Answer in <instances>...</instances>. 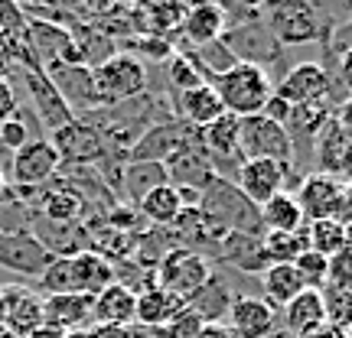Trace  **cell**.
I'll return each mask as SVG.
<instances>
[{"mask_svg": "<svg viewBox=\"0 0 352 338\" xmlns=\"http://www.w3.org/2000/svg\"><path fill=\"white\" fill-rule=\"evenodd\" d=\"M261 20L274 43L284 46H303V43H329L333 26L323 20V10L307 0H280V3H267L261 7Z\"/></svg>", "mask_w": 352, "mask_h": 338, "instance_id": "6da1fadb", "label": "cell"}, {"mask_svg": "<svg viewBox=\"0 0 352 338\" xmlns=\"http://www.w3.org/2000/svg\"><path fill=\"white\" fill-rule=\"evenodd\" d=\"M209 85L215 88V95L222 101L226 114H235L239 121L261 114L267 98L274 95L271 75H267L264 69H258V65H245V62H235L228 72L212 78Z\"/></svg>", "mask_w": 352, "mask_h": 338, "instance_id": "7a4b0ae2", "label": "cell"}, {"mask_svg": "<svg viewBox=\"0 0 352 338\" xmlns=\"http://www.w3.org/2000/svg\"><path fill=\"white\" fill-rule=\"evenodd\" d=\"M199 208L215 225L226 231H245V234H264L261 228V208L248 202L239 192V186L228 176H215L209 186L199 192Z\"/></svg>", "mask_w": 352, "mask_h": 338, "instance_id": "3957f363", "label": "cell"}, {"mask_svg": "<svg viewBox=\"0 0 352 338\" xmlns=\"http://www.w3.org/2000/svg\"><path fill=\"white\" fill-rule=\"evenodd\" d=\"M91 82L101 108H114L147 91V65L131 52H114L111 59L91 69Z\"/></svg>", "mask_w": 352, "mask_h": 338, "instance_id": "277c9868", "label": "cell"}, {"mask_svg": "<svg viewBox=\"0 0 352 338\" xmlns=\"http://www.w3.org/2000/svg\"><path fill=\"white\" fill-rule=\"evenodd\" d=\"M239 160H274V163L294 166V137L287 127L267 121L264 114L245 117L241 121V140H239Z\"/></svg>", "mask_w": 352, "mask_h": 338, "instance_id": "5b68a950", "label": "cell"}, {"mask_svg": "<svg viewBox=\"0 0 352 338\" xmlns=\"http://www.w3.org/2000/svg\"><path fill=\"white\" fill-rule=\"evenodd\" d=\"M209 276H212L209 261L196 251H186V248L166 251L164 257L157 261V267H153V283L160 289H166V293L179 296L183 302H186Z\"/></svg>", "mask_w": 352, "mask_h": 338, "instance_id": "8992f818", "label": "cell"}, {"mask_svg": "<svg viewBox=\"0 0 352 338\" xmlns=\"http://www.w3.org/2000/svg\"><path fill=\"white\" fill-rule=\"evenodd\" d=\"M59 153L46 137H33L26 147L13 153L10 160V176H13V189L16 192H39L46 189L59 176Z\"/></svg>", "mask_w": 352, "mask_h": 338, "instance_id": "52a82bcc", "label": "cell"}, {"mask_svg": "<svg viewBox=\"0 0 352 338\" xmlns=\"http://www.w3.org/2000/svg\"><path fill=\"white\" fill-rule=\"evenodd\" d=\"M196 134H199V130L186 127L179 117L170 114L164 121H153V124L134 140V147L127 150V160H134V163H166V160H170L173 153L183 150Z\"/></svg>", "mask_w": 352, "mask_h": 338, "instance_id": "ba28073f", "label": "cell"}, {"mask_svg": "<svg viewBox=\"0 0 352 338\" xmlns=\"http://www.w3.org/2000/svg\"><path fill=\"white\" fill-rule=\"evenodd\" d=\"M294 176V166L274 163V160H245L235 166V186L248 202H254L261 208L264 202H271L274 195L287 192V182Z\"/></svg>", "mask_w": 352, "mask_h": 338, "instance_id": "9c48e42d", "label": "cell"}, {"mask_svg": "<svg viewBox=\"0 0 352 338\" xmlns=\"http://www.w3.org/2000/svg\"><path fill=\"white\" fill-rule=\"evenodd\" d=\"M50 143L56 147L59 160L69 166H98L101 160L111 153V147L104 143V137H101L88 121H82V117H76L72 124L59 127V130H52Z\"/></svg>", "mask_w": 352, "mask_h": 338, "instance_id": "30bf717a", "label": "cell"}, {"mask_svg": "<svg viewBox=\"0 0 352 338\" xmlns=\"http://www.w3.org/2000/svg\"><path fill=\"white\" fill-rule=\"evenodd\" d=\"M222 43H226L228 52L235 56V62H245V65L264 69L267 62H277V59H280V46H277L274 36L267 33L264 20H245V23L226 26Z\"/></svg>", "mask_w": 352, "mask_h": 338, "instance_id": "8fae6325", "label": "cell"}, {"mask_svg": "<svg viewBox=\"0 0 352 338\" xmlns=\"http://www.w3.org/2000/svg\"><path fill=\"white\" fill-rule=\"evenodd\" d=\"M274 95L280 101H287L290 108L314 104V101H329L333 98V75L327 72V65L300 62V65H294L287 75L277 82Z\"/></svg>", "mask_w": 352, "mask_h": 338, "instance_id": "7c38bea8", "label": "cell"}, {"mask_svg": "<svg viewBox=\"0 0 352 338\" xmlns=\"http://www.w3.org/2000/svg\"><path fill=\"white\" fill-rule=\"evenodd\" d=\"M20 85L26 88V95H30V101H33V114H36V121L46 130H59V127L72 124L76 121V114H72V108L65 104L63 98H59V91L52 88V82L46 78V72L39 69V65H33V69H26V72H20Z\"/></svg>", "mask_w": 352, "mask_h": 338, "instance_id": "4fadbf2b", "label": "cell"}, {"mask_svg": "<svg viewBox=\"0 0 352 338\" xmlns=\"http://www.w3.org/2000/svg\"><path fill=\"white\" fill-rule=\"evenodd\" d=\"M164 169H166L170 186L196 189V192H202V189H206L215 179V176H219V169H215V160L209 156V150L202 147L199 134L189 140V143L179 153H173V156H170V160L164 163Z\"/></svg>", "mask_w": 352, "mask_h": 338, "instance_id": "5bb4252c", "label": "cell"}, {"mask_svg": "<svg viewBox=\"0 0 352 338\" xmlns=\"http://www.w3.org/2000/svg\"><path fill=\"white\" fill-rule=\"evenodd\" d=\"M46 78L52 82V88L59 91V98L72 108V114L78 117V111H98V95H95V82H91V69L88 65H69V62H52L43 69Z\"/></svg>", "mask_w": 352, "mask_h": 338, "instance_id": "9a60e30c", "label": "cell"}, {"mask_svg": "<svg viewBox=\"0 0 352 338\" xmlns=\"http://www.w3.org/2000/svg\"><path fill=\"white\" fill-rule=\"evenodd\" d=\"M297 205H300L307 225L320 221V218H336L340 212V199H342V182L336 176L327 173H310L297 182Z\"/></svg>", "mask_w": 352, "mask_h": 338, "instance_id": "2e32d148", "label": "cell"}, {"mask_svg": "<svg viewBox=\"0 0 352 338\" xmlns=\"http://www.w3.org/2000/svg\"><path fill=\"white\" fill-rule=\"evenodd\" d=\"M56 261L43 244H39L30 231H13V234H0V267L13 270L23 276H43V270Z\"/></svg>", "mask_w": 352, "mask_h": 338, "instance_id": "e0dca14e", "label": "cell"}, {"mask_svg": "<svg viewBox=\"0 0 352 338\" xmlns=\"http://www.w3.org/2000/svg\"><path fill=\"white\" fill-rule=\"evenodd\" d=\"M277 322V309L261 296H235L232 309H228V332L232 338H267Z\"/></svg>", "mask_w": 352, "mask_h": 338, "instance_id": "ac0fdd59", "label": "cell"}, {"mask_svg": "<svg viewBox=\"0 0 352 338\" xmlns=\"http://www.w3.org/2000/svg\"><path fill=\"white\" fill-rule=\"evenodd\" d=\"M215 261L228 263L232 270H241V274H258V276L271 267V263H267V254H264L261 234H245V231H228L226 241L219 244Z\"/></svg>", "mask_w": 352, "mask_h": 338, "instance_id": "d6986e66", "label": "cell"}, {"mask_svg": "<svg viewBox=\"0 0 352 338\" xmlns=\"http://www.w3.org/2000/svg\"><path fill=\"white\" fill-rule=\"evenodd\" d=\"M43 322L63 332H85V326H95L91 319V296L82 293H63L43 300Z\"/></svg>", "mask_w": 352, "mask_h": 338, "instance_id": "ffe728a7", "label": "cell"}, {"mask_svg": "<svg viewBox=\"0 0 352 338\" xmlns=\"http://www.w3.org/2000/svg\"><path fill=\"white\" fill-rule=\"evenodd\" d=\"M280 322H284L280 328L294 338H307V335H314L316 328L327 326V313H323L320 289H303L300 296H294V300L280 309Z\"/></svg>", "mask_w": 352, "mask_h": 338, "instance_id": "44dd1931", "label": "cell"}, {"mask_svg": "<svg viewBox=\"0 0 352 338\" xmlns=\"http://www.w3.org/2000/svg\"><path fill=\"white\" fill-rule=\"evenodd\" d=\"M222 114H226V108H222V101H219L212 85H196V88H189V91H179V95H176L173 117H179V121L186 127H192V130L209 127L215 117H222Z\"/></svg>", "mask_w": 352, "mask_h": 338, "instance_id": "7402d4cb", "label": "cell"}, {"mask_svg": "<svg viewBox=\"0 0 352 338\" xmlns=\"http://www.w3.org/2000/svg\"><path fill=\"white\" fill-rule=\"evenodd\" d=\"M3 300H7V322L3 328L13 332L16 338H26L33 335L43 322V296H36L33 289L26 287H10L3 289Z\"/></svg>", "mask_w": 352, "mask_h": 338, "instance_id": "603a6c76", "label": "cell"}, {"mask_svg": "<svg viewBox=\"0 0 352 338\" xmlns=\"http://www.w3.org/2000/svg\"><path fill=\"white\" fill-rule=\"evenodd\" d=\"M232 300H235V296H232L228 283L212 270V276H209V280H206V283H202V287L186 300V309L199 315L202 326H226Z\"/></svg>", "mask_w": 352, "mask_h": 338, "instance_id": "cb8c5ba5", "label": "cell"}, {"mask_svg": "<svg viewBox=\"0 0 352 338\" xmlns=\"http://www.w3.org/2000/svg\"><path fill=\"white\" fill-rule=\"evenodd\" d=\"M69 270H72V289L82 293V296H91V300L118 280L114 263L95 251H82L76 257H69Z\"/></svg>", "mask_w": 352, "mask_h": 338, "instance_id": "d4e9b609", "label": "cell"}, {"mask_svg": "<svg viewBox=\"0 0 352 338\" xmlns=\"http://www.w3.org/2000/svg\"><path fill=\"white\" fill-rule=\"evenodd\" d=\"M226 33V10L222 3H196L186 10V20L179 26V39L189 43V49L196 46H206V43H215Z\"/></svg>", "mask_w": 352, "mask_h": 338, "instance_id": "484cf974", "label": "cell"}, {"mask_svg": "<svg viewBox=\"0 0 352 338\" xmlns=\"http://www.w3.org/2000/svg\"><path fill=\"white\" fill-rule=\"evenodd\" d=\"M134 313H138V296L118 280L91 300L95 326H134Z\"/></svg>", "mask_w": 352, "mask_h": 338, "instance_id": "4316f807", "label": "cell"}, {"mask_svg": "<svg viewBox=\"0 0 352 338\" xmlns=\"http://www.w3.org/2000/svg\"><path fill=\"white\" fill-rule=\"evenodd\" d=\"M199 140H202V147L209 150V156L215 160V169H219V163H226V160H235V166L241 163L239 160L241 121L235 117V114H222V117H215L212 124L199 130Z\"/></svg>", "mask_w": 352, "mask_h": 338, "instance_id": "83f0119b", "label": "cell"}, {"mask_svg": "<svg viewBox=\"0 0 352 338\" xmlns=\"http://www.w3.org/2000/svg\"><path fill=\"white\" fill-rule=\"evenodd\" d=\"M164 182H170L164 163H134V160H127L121 166V176H118V189L131 205H140L144 195H151L153 189L164 186Z\"/></svg>", "mask_w": 352, "mask_h": 338, "instance_id": "f1b7e54d", "label": "cell"}, {"mask_svg": "<svg viewBox=\"0 0 352 338\" xmlns=\"http://www.w3.org/2000/svg\"><path fill=\"white\" fill-rule=\"evenodd\" d=\"M183 306H186V302L179 300V296H173V293H166V289H160V287H147L144 293H138V313H134V322L157 332V328H164Z\"/></svg>", "mask_w": 352, "mask_h": 338, "instance_id": "f546056e", "label": "cell"}, {"mask_svg": "<svg viewBox=\"0 0 352 338\" xmlns=\"http://www.w3.org/2000/svg\"><path fill=\"white\" fill-rule=\"evenodd\" d=\"M183 208H186V205H183V195H179V189L170 186V182L157 186L151 195H144L138 205L140 218L153 228H170L176 218L183 215Z\"/></svg>", "mask_w": 352, "mask_h": 338, "instance_id": "4dcf8cb0", "label": "cell"}, {"mask_svg": "<svg viewBox=\"0 0 352 338\" xmlns=\"http://www.w3.org/2000/svg\"><path fill=\"white\" fill-rule=\"evenodd\" d=\"M261 289H264V302H271L277 313H280V309H284L294 296H300L307 287H303L300 274L294 270V263H271L261 274Z\"/></svg>", "mask_w": 352, "mask_h": 338, "instance_id": "1f68e13d", "label": "cell"}, {"mask_svg": "<svg viewBox=\"0 0 352 338\" xmlns=\"http://www.w3.org/2000/svg\"><path fill=\"white\" fill-rule=\"evenodd\" d=\"M307 225L300 205L290 192H280L271 202L261 205V228L264 231H280V234H290V231H300Z\"/></svg>", "mask_w": 352, "mask_h": 338, "instance_id": "d6a6232c", "label": "cell"}, {"mask_svg": "<svg viewBox=\"0 0 352 338\" xmlns=\"http://www.w3.org/2000/svg\"><path fill=\"white\" fill-rule=\"evenodd\" d=\"M352 140L342 134V127L336 121H329L320 134H316V173H327V176H340L342 156L349 150Z\"/></svg>", "mask_w": 352, "mask_h": 338, "instance_id": "836d02e7", "label": "cell"}, {"mask_svg": "<svg viewBox=\"0 0 352 338\" xmlns=\"http://www.w3.org/2000/svg\"><path fill=\"white\" fill-rule=\"evenodd\" d=\"M261 244H264V254H267V263H294L303 251H310L307 225H303L300 231H290V234H280V231H264Z\"/></svg>", "mask_w": 352, "mask_h": 338, "instance_id": "e575fe53", "label": "cell"}, {"mask_svg": "<svg viewBox=\"0 0 352 338\" xmlns=\"http://www.w3.org/2000/svg\"><path fill=\"white\" fill-rule=\"evenodd\" d=\"M33 65L39 62L33 59L23 33H0V75L10 82V78H16L20 72L33 69Z\"/></svg>", "mask_w": 352, "mask_h": 338, "instance_id": "d590c367", "label": "cell"}, {"mask_svg": "<svg viewBox=\"0 0 352 338\" xmlns=\"http://www.w3.org/2000/svg\"><path fill=\"white\" fill-rule=\"evenodd\" d=\"M307 241H310V251H316L320 257H333V254L346 251V225H340L336 218H320L307 225Z\"/></svg>", "mask_w": 352, "mask_h": 338, "instance_id": "8d00e7d4", "label": "cell"}, {"mask_svg": "<svg viewBox=\"0 0 352 338\" xmlns=\"http://www.w3.org/2000/svg\"><path fill=\"white\" fill-rule=\"evenodd\" d=\"M333 98L329 101H314V104H300V108H290V117H287V134L290 130H300V134H310L316 137L323 127L333 121Z\"/></svg>", "mask_w": 352, "mask_h": 338, "instance_id": "74e56055", "label": "cell"}, {"mask_svg": "<svg viewBox=\"0 0 352 338\" xmlns=\"http://www.w3.org/2000/svg\"><path fill=\"white\" fill-rule=\"evenodd\" d=\"M323 296V313H327V326L340 328V332H349L352 328V293L340 287H323L320 289Z\"/></svg>", "mask_w": 352, "mask_h": 338, "instance_id": "f35d334b", "label": "cell"}, {"mask_svg": "<svg viewBox=\"0 0 352 338\" xmlns=\"http://www.w3.org/2000/svg\"><path fill=\"white\" fill-rule=\"evenodd\" d=\"M166 78H170V88H173L176 95H179V91H189V88H196V85H206V78L199 75V69L189 62V56H183V52H176L173 59L166 62Z\"/></svg>", "mask_w": 352, "mask_h": 338, "instance_id": "ab89813d", "label": "cell"}, {"mask_svg": "<svg viewBox=\"0 0 352 338\" xmlns=\"http://www.w3.org/2000/svg\"><path fill=\"white\" fill-rule=\"evenodd\" d=\"M46 296H63V293H76L72 289V270H69V257H56V261L43 270V276L36 280Z\"/></svg>", "mask_w": 352, "mask_h": 338, "instance_id": "60d3db41", "label": "cell"}, {"mask_svg": "<svg viewBox=\"0 0 352 338\" xmlns=\"http://www.w3.org/2000/svg\"><path fill=\"white\" fill-rule=\"evenodd\" d=\"M327 267L329 261L327 257H320L316 251H303L297 261H294V270L300 274L303 287L307 289H323L327 287Z\"/></svg>", "mask_w": 352, "mask_h": 338, "instance_id": "b9f144b4", "label": "cell"}, {"mask_svg": "<svg viewBox=\"0 0 352 338\" xmlns=\"http://www.w3.org/2000/svg\"><path fill=\"white\" fill-rule=\"evenodd\" d=\"M199 332H202V319L183 306L164 328H157V338H199Z\"/></svg>", "mask_w": 352, "mask_h": 338, "instance_id": "7bdbcfd3", "label": "cell"}, {"mask_svg": "<svg viewBox=\"0 0 352 338\" xmlns=\"http://www.w3.org/2000/svg\"><path fill=\"white\" fill-rule=\"evenodd\" d=\"M33 140V134H30V121H26L23 108L16 111V117H10V121H3L0 124V143L7 147V150H20V147H26Z\"/></svg>", "mask_w": 352, "mask_h": 338, "instance_id": "ee69618b", "label": "cell"}, {"mask_svg": "<svg viewBox=\"0 0 352 338\" xmlns=\"http://www.w3.org/2000/svg\"><path fill=\"white\" fill-rule=\"evenodd\" d=\"M134 49H138V59L144 56V59H151V62H170L176 52V46H173V39H160V36H138L134 39Z\"/></svg>", "mask_w": 352, "mask_h": 338, "instance_id": "f6af8a7d", "label": "cell"}, {"mask_svg": "<svg viewBox=\"0 0 352 338\" xmlns=\"http://www.w3.org/2000/svg\"><path fill=\"white\" fill-rule=\"evenodd\" d=\"M327 283H329V287H340V289H349V293H352V251H349V248L329 257Z\"/></svg>", "mask_w": 352, "mask_h": 338, "instance_id": "bcb514c9", "label": "cell"}, {"mask_svg": "<svg viewBox=\"0 0 352 338\" xmlns=\"http://www.w3.org/2000/svg\"><path fill=\"white\" fill-rule=\"evenodd\" d=\"M26 13L20 3H0V33H23Z\"/></svg>", "mask_w": 352, "mask_h": 338, "instance_id": "7dc6e473", "label": "cell"}, {"mask_svg": "<svg viewBox=\"0 0 352 338\" xmlns=\"http://www.w3.org/2000/svg\"><path fill=\"white\" fill-rule=\"evenodd\" d=\"M327 49H333L336 56L352 49V7H349V13H346V20H342L340 26H333V36H329Z\"/></svg>", "mask_w": 352, "mask_h": 338, "instance_id": "c3c4849f", "label": "cell"}, {"mask_svg": "<svg viewBox=\"0 0 352 338\" xmlns=\"http://www.w3.org/2000/svg\"><path fill=\"white\" fill-rule=\"evenodd\" d=\"M16 111H20L16 91H13V85L7 82V78H0V124L10 121V117H16Z\"/></svg>", "mask_w": 352, "mask_h": 338, "instance_id": "681fc988", "label": "cell"}, {"mask_svg": "<svg viewBox=\"0 0 352 338\" xmlns=\"http://www.w3.org/2000/svg\"><path fill=\"white\" fill-rule=\"evenodd\" d=\"M333 85H340L342 91L352 98V49L340 56V65H336V82H333Z\"/></svg>", "mask_w": 352, "mask_h": 338, "instance_id": "f907efd6", "label": "cell"}, {"mask_svg": "<svg viewBox=\"0 0 352 338\" xmlns=\"http://www.w3.org/2000/svg\"><path fill=\"white\" fill-rule=\"evenodd\" d=\"M336 221H340V225H352V186H342V199H340Z\"/></svg>", "mask_w": 352, "mask_h": 338, "instance_id": "816d5d0a", "label": "cell"}, {"mask_svg": "<svg viewBox=\"0 0 352 338\" xmlns=\"http://www.w3.org/2000/svg\"><path fill=\"white\" fill-rule=\"evenodd\" d=\"M333 121L342 127V134L352 140V98L342 104V108H336V114H333Z\"/></svg>", "mask_w": 352, "mask_h": 338, "instance_id": "f5cc1de1", "label": "cell"}, {"mask_svg": "<svg viewBox=\"0 0 352 338\" xmlns=\"http://www.w3.org/2000/svg\"><path fill=\"white\" fill-rule=\"evenodd\" d=\"M336 179H340L342 186H352V143H349V150H346V156H342V166Z\"/></svg>", "mask_w": 352, "mask_h": 338, "instance_id": "db71d44e", "label": "cell"}, {"mask_svg": "<svg viewBox=\"0 0 352 338\" xmlns=\"http://www.w3.org/2000/svg\"><path fill=\"white\" fill-rule=\"evenodd\" d=\"M199 338H232V332H228V326H202Z\"/></svg>", "mask_w": 352, "mask_h": 338, "instance_id": "11a10c76", "label": "cell"}, {"mask_svg": "<svg viewBox=\"0 0 352 338\" xmlns=\"http://www.w3.org/2000/svg\"><path fill=\"white\" fill-rule=\"evenodd\" d=\"M124 338H157V332H153V328H144V326H138V322H134V326L124 328Z\"/></svg>", "mask_w": 352, "mask_h": 338, "instance_id": "9f6ffc18", "label": "cell"}, {"mask_svg": "<svg viewBox=\"0 0 352 338\" xmlns=\"http://www.w3.org/2000/svg\"><path fill=\"white\" fill-rule=\"evenodd\" d=\"M26 338H65L63 328H52V326H39L33 335H26Z\"/></svg>", "mask_w": 352, "mask_h": 338, "instance_id": "6f0895ef", "label": "cell"}, {"mask_svg": "<svg viewBox=\"0 0 352 338\" xmlns=\"http://www.w3.org/2000/svg\"><path fill=\"white\" fill-rule=\"evenodd\" d=\"M307 338H346V332H340V328H333V326H323V328H316L314 335H307Z\"/></svg>", "mask_w": 352, "mask_h": 338, "instance_id": "680465c9", "label": "cell"}, {"mask_svg": "<svg viewBox=\"0 0 352 338\" xmlns=\"http://www.w3.org/2000/svg\"><path fill=\"white\" fill-rule=\"evenodd\" d=\"M7 322V300H3V289H0V328Z\"/></svg>", "mask_w": 352, "mask_h": 338, "instance_id": "91938a15", "label": "cell"}, {"mask_svg": "<svg viewBox=\"0 0 352 338\" xmlns=\"http://www.w3.org/2000/svg\"><path fill=\"white\" fill-rule=\"evenodd\" d=\"M267 338H294V335H287L284 328H274V332H271V335H267Z\"/></svg>", "mask_w": 352, "mask_h": 338, "instance_id": "94428289", "label": "cell"}, {"mask_svg": "<svg viewBox=\"0 0 352 338\" xmlns=\"http://www.w3.org/2000/svg\"><path fill=\"white\" fill-rule=\"evenodd\" d=\"M346 248L352 251V225H346Z\"/></svg>", "mask_w": 352, "mask_h": 338, "instance_id": "6125c7cd", "label": "cell"}, {"mask_svg": "<svg viewBox=\"0 0 352 338\" xmlns=\"http://www.w3.org/2000/svg\"><path fill=\"white\" fill-rule=\"evenodd\" d=\"M346 338H352V328H349V332H346Z\"/></svg>", "mask_w": 352, "mask_h": 338, "instance_id": "be15d7a7", "label": "cell"}, {"mask_svg": "<svg viewBox=\"0 0 352 338\" xmlns=\"http://www.w3.org/2000/svg\"><path fill=\"white\" fill-rule=\"evenodd\" d=\"M0 176H3V163H0Z\"/></svg>", "mask_w": 352, "mask_h": 338, "instance_id": "e7e4bbea", "label": "cell"}, {"mask_svg": "<svg viewBox=\"0 0 352 338\" xmlns=\"http://www.w3.org/2000/svg\"><path fill=\"white\" fill-rule=\"evenodd\" d=\"M0 78H3V75H0Z\"/></svg>", "mask_w": 352, "mask_h": 338, "instance_id": "03108f58", "label": "cell"}]
</instances>
